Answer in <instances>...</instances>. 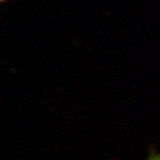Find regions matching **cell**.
I'll use <instances>...</instances> for the list:
<instances>
[{"label":"cell","mask_w":160,"mask_h":160,"mask_svg":"<svg viewBox=\"0 0 160 160\" xmlns=\"http://www.w3.org/2000/svg\"><path fill=\"white\" fill-rule=\"evenodd\" d=\"M1 1H6V0H1Z\"/></svg>","instance_id":"obj_2"},{"label":"cell","mask_w":160,"mask_h":160,"mask_svg":"<svg viewBox=\"0 0 160 160\" xmlns=\"http://www.w3.org/2000/svg\"><path fill=\"white\" fill-rule=\"evenodd\" d=\"M148 160H160V153L151 155L148 159Z\"/></svg>","instance_id":"obj_1"}]
</instances>
